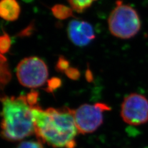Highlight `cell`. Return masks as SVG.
Masks as SVG:
<instances>
[{
    "mask_svg": "<svg viewBox=\"0 0 148 148\" xmlns=\"http://www.w3.org/2000/svg\"><path fill=\"white\" fill-rule=\"evenodd\" d=\"M32 115L38 141L55 148H76L78 130L72 109L43 110L37 105L32 108Z\"/></svg>",
    "mask_w": 148,
    "mask_h": 148,
    "instance_id": "cell-1",
    "label": "cell"
},
{
    "mask_svg": "<svg viewBox=\"0 0 148 148\" xmlns=\"http://www.w3.org/2000/svg\"><path fill=\"white\" fill-rule=\"evenodd\" d=\"M1 135L6 140L19 141L35 133L32 108L25 95L1 98Z\"/></svg>",
    "mask_w": 148,
    "mask_h": 148,
    "instance_id": "cell-2",
    "label": "cell"
},
{
    "mask_svg": "<svg viewBox=\"0 0 148 148\" xmlns=\"http://www.w3.org/2000/svg\"><path fill=\"white\" fill-rule=\"evenodd\" d=\"M108 22L110 33L122 40L133 38L140 32L141 27V19L137 11L120 0L115 3Z\"/></svg>",
    "mask_w": 148,
    "mask_h": 148,
    "instance_id": "cell-3",
    "label": "cell"
},
{
    "mask_svg": "<svg viewBox=\"0 0 148 148\" xmlns=\"http://www.w3.org/2000/svg\"><path fill=\"white\" fill-rule=\"evenodd\" d=\"M16 75L21 84L29 88H37L48 81V69L42 59L31 56L25 58L18 63Z\"/></svg>",
    "mask_w": 148,
    "mask_h": 148,
    "instance_id": "cell-4",
    "label": "cell"
},
{
    "mask_svg": "<svg viewBox=\"0 0 148 148\" xmlns=\"http://www.w3.org/2000/svg\"><path fill=\"white\" fill-rule=\"evenodd\" d=\"M110 109L106 104H84L73 110L78 132L83 135L95 132L103 123L104 113Z\"/></svg>",
    "mask_w": 148,
    "mask_h": 148,
    "instance_id": "cell-5",
    "label": "cell"
},
{
    "mask_svg": "<svg viewBox=\"0 0 148 148\" xmlns=\"http://www.w3.org/2000/svg\"><path fill=\"white\" fill-rule=\"evenodd\" d=\"M120 115L123 121L138 126L148 122V99L145 96L133 92L124 98Z\"/></svg>",
    "mask_w": 148,
    "mask_h": 148,
    "instance_id": "cell-6",
    "label": "cell"
},
{
    "mask_svg": "<svg viewBox=\"0 0 148 148\" xmlns=\"http://www.w3.org/2000/svg\"><path fill=\"white\" fill-rule=\"evenodd\" d=\"M67 35L71 42L80 47L89 45L95 38L92 26L90 23L80 20L74 19L69 23Z\"/></svg>",
    "mask_w": 148,
    "mask_h": 148,
    "instance_id": "cell-7",
    "label": "cell"
},
{
    "mask_svg": "<svg viewBox=\"0 0 148 148\" xmlns=\"http://www.w3.org/2000/svg\"><path fill=\"white\" fill-rule=\"evenodd\" d=\"M21 14V6L17 0H0V17L7 21H15Z\"/></svg>",
    "mask_w": 148,
    "mask_h": 148,
    "instance_id": "cell-8",
    "label": "cell"
},
{
    "mask_svg": "<svg viewBox=\"0 0 148 148\" xmlns=\"http://www.w3.org/2000/svg\"><path fill=\"white\" fill-rule=\"evenodd\" d=\"M11 78V72L9 71L6 58L0 53V90L10 81ZM0 99H1L0 98Z\"/></svg>",
    "mask_w": 148,
    "mask_h": 148,
    "instance_id": "cell-9",
    "label": "cell"
},
{
    "mask_svg": "<svg viewBox=\"0 0 148 148\" xmlns=\"http://www.w3.org/2000/svg\"><path fill=\"white\" fill-rule=\"evenodd\" d=\"M73 9L71 7L64 5V4H56L51 8V12L53 16L59 20H66L72 17Z\"/></svg>",
    "mask_w": 148,
    "mask_h": 148,
    "instance_id": "cell-10",
    "label": "cell"
},
{
    "mask_svg": "<svg viewBox=\"0 0 148 148\" xmlns=\"http://www.w3.org/2000/svg\"><path fill=\"white\" fill-rule=\"evenodd\" d=\"M67 1L74 11L81 13L90 7L96 0H67Z\"/></svg>",
    "mask_w": 148,
    "mask_h": 148,
    "instance_id": "cell-11",
    "label": "cell"
},
{
    "mask_svg": "<svg viewBox=\"0 0 148 148\" xmlns=\"http://www.w3.org/2000/svg\"><path fill=\"white\" fill-rule=\"evenodd\" d=\"M11 40L9 35L4 32L0 35V53L4 54L7 53L11 48Z\"/></svg>",
    "mask_w": 148,
    "mask_h": 148,
    "instance_id": "cell-12",
    "label": "cell"
},
{
    "mask_svg": "<svg viewBox=\"0 0 148 148\" xmlns=\"http://www.w3.org/2000/svg\"><path fill=\"white\" fill-rule=\"evenodd\" d=\"M62 85V81L58 77H53L47 81V87L45 90L48 92H53L59 89Z\"/></svg>",
    "mask_w": 148,
    "mask_h": 148,
    "instance_id": "cell-13",
    "label": "cell"
},
{
    "mask_svg": "<svg viewBox=\"0 0 148 148\" xmlns=\"http://www.w3.org/2000/svg\"><path fill=\"white\" fill-rule=\"evenodd\" d=\"M15 148H44L40 141H25L19 143Z\"/></svg>",
    "mask_w": 148,
    "mask_h": 148,
    "instance_id": "cell-14",
    "label": "cell"
},
{
    "mask_svg": "<svg viewBox=\"0 0 148 148\" xmlns=\"http://www.w3.org/2000/svg\"><path fill=\"white\" fill-rule=\"evenodd\" d=\"M70 67V62L68 60L62 56L59 57L58 61L56 66V69L59 72H65L67 69Z\"/></svg>",
    "mask_w": 148,
    "mask_h": 148,
    "instance_id": "cell-15",
    "label": "cell"
},
{
    "mask_svg": "<svg viewBox=\"0 0 148 148\" xmlns=\"http://www.w3.org/2000/svg\"><path fill=\"white\" fill-rule=\"evenodd\" d=\"M25 96L27 102L32 107H35V106L38 105L37 104H38V99L39 96L38 92L32 90L29 93L25 95Z\"/></svg>",
    "mask_w": 148,
    "mask_h": 148,
    "instance_id": "cell-16",
    "label": "cell"
},
{
    "mask_svg": "<svg viewBox=\"0 0 148 148\" xmlns=\"http://www.w3.org/2000/svg\"><path fill=\"white\" fill-rule=\"evenodd\" d=\"M65 74L66 75L72 80H77L79 79L80 77V73L79 70L77 68H74L70 67L67 71H65Z\"/></svg>",
    "mask_w": 148,
    "mask_h": 148,
    "instance_id": "cell-17",
    "label": "cell"
},
{
    "mask_svg": "<svg viewBox=\"0 0 148 148\" xmlns=\"http://www.w3.org/2000/svg\"><path fill=\"white\" fill-rule=\"evenodd\" d=\"M22 1L26 3H30L32 2H33L34 0H22Z\"/></svg>",
    "mask_w": 148,
    "mask_h": 148,
    "instance_id": "cell-18",
    "label": "cell"
},
{
    "mask_svg": "<svg viewBox=\"0 0 148 148\" xmlns=\"http://www.w3.org/2000/svg\"><path fill=\"white\" fill-rule=\"evenodd\" d=\"M146 148H148V147H146Z\"/></svg>",
    "mask_w": 148,
    "mask_h": 148,
    "instance_id": "cell-19",
    "label": "cell"
}]
</instances>
